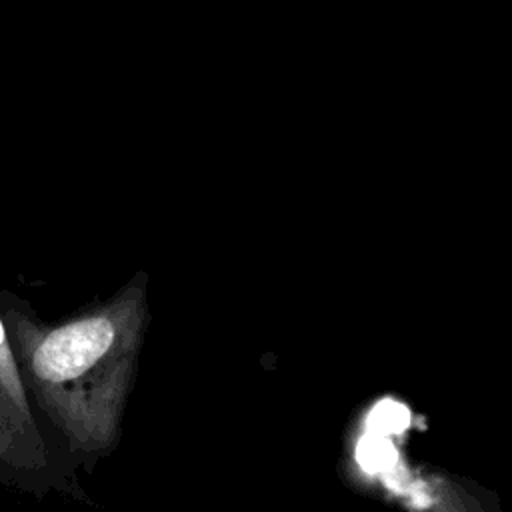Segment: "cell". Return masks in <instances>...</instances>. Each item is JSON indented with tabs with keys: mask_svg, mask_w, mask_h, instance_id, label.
<instances>
[{
	"mask_svg": "<svg viewBox=\"0 0 512 512\" xmlns=\"http://www.w3.org/2000/svg\"><path fill=\"white\" fill-rule=\"evenodd\" d=\"M0 316L30 404L48 440L68 458L92 460L118 428L142 326V296L122 292L98 310L46 324L10 290Z\"/></svg>",
	"mask_w": 512,
	"mask_h": 512,
	"instance_id": "cell-1",
	"label": "cell"
},
{
	"mask_svg": "<svg viewBox=\"0 0 512 512\" xmlns=\"http://www.w3.org/2000/svg\"><path fill=\"white\" fill-rule=\"evenodd\" d=\"M68 462L40 422L24 414L0 384V484L36 498L50 490L78 494Z\"/></svg>",
	"mask_w": 512,
	"mask_h": 512,
	"instance_id": "cell-2",
	"label": "cell"
},
{
	"mask_svg": "<svg viewBox=\"0 0 512 512\" xmlns=\"http://www.w3.org/2000/svg\"><path fill=\"white\" fill-rule=\"evenodd\" d=\"M0 384H2V388L8 392V396L14 400V404L24 414H28V416L38 420V416H36V412H34V408L30 404V398L26 394V388H24V382H22V376H20V368H18L16 356H14L12 348H10V340H8V332H6L2 316H0Z\"/></svg>",
	"mask_w": 512,
	"mask_h": 512,
	"instance_id": "cell-3",
	"label": "cell"
},
{
	"mask_svg": "<svg viewBox=\"0 0 512 512\" xmlns=\"http://www.w3.org/2000/svg\"><path fill=\"white\" fill-rule=\"evenodd\" d=\"M396 448L388 440V436L370 434L362 438L356 450V458L368 472H384L396 462Z\"/></svg>",
	"mask_w": 512,
	"mask_h": 512,
	"instance_id": "cell-4",
	"label": "cell"
},
{
	"mask_svg": "<svg viewBox=\"0 0 512 512\" xmlns=\"http://www.w3.org/2000/svg\"><path fill=\"white\" fill-rule=\"evenodd\" d=\"M368 432L378 436H392L402 432L410 424V412L404 404L384 400L376 404L368 416Z\"/></svg>",
	"mask_w": 512,
	"mask_h": 512,
	"instance_id": "cell-5",
	"label": "cell"
}]
</instances>
